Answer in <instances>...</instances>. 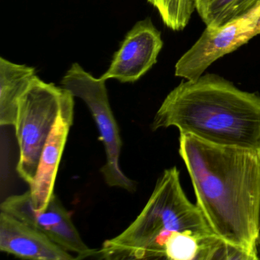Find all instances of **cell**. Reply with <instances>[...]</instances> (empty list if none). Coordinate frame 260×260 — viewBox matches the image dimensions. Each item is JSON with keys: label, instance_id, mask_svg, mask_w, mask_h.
I'll list each match as a JSON object with an SVG mask.
<instances>
[{"label": "cell", "instance_id": "1", "mask_svg": "<svg viewBox=\"0 0 260 260\" xmlns=\"http://www.w3.org/2000/svg\"><path fill=\"white\" fill-rule=\"evenodd\" d=\"M179 153L196 205L214 235L258 260L260 158L258 151L218 145L180 134Z\"/></svg>", "mask_w": 260, "mask_h": 260}, {"label": "cell", "instance_id": "2", "mask_svg": "<svg viewBox=\"0 0 260 260\" xmlns=\"http://www.w3.org/2000/svg\"><path fill=\"white\" fill-rule=\"evenodd\" d=\"M176 127L218 145L259 151L260 95L206 74L182 81L166 97L151 130Z\"/></svg>", "mask_w": 260, "mask_h": 260}, {"label": "cell", "instance_id": "3", "mask_svg": "<svg viewBox=\"0 0 260 260\" xmlns=\"http://www.w3.org/2000/svg\"><path fill=\"white\" fill-rule=\"evenodd\" d=\"M173 232L214 234L199 207L187 197L176 167L164 170L139 215L122 233L106 240L96 256L109 260L162 258L166 240Z\"/></svg>", "mask_w": 260, "mask_h": 260}, {"label": "cell", "instance_id": "4", "mask_svg": "<svg viewBox=\"0 0 260 260\" xmlns=\"http://www.w3.org/2000/svg\"><path fill=\"white\" fill-rule=\"evenodd\" d=\"M67 93L68 89L45 83L36 75L19 101L14 126L19 147L16 170L29 185Z\"/></svg>", "mask_w": 260, "mask_h": 260}, {"label": "cell", "instance_id": "5", "mask_svg": "<svg viewBox=\"0 0 260 260\" xmlns=\"http://www.w3.org/2000/svg\"><path fill=\"white\" fill-rule=\"evenodd\" d=\"M106 80L95 78L79 63H73L62 79V87L74 97L81 99L89 108L104 145L106 162L101 169L105 182L109 186L129 191L135 190V184L124 175L119 165L122 141L119 128L111 109Z\"/></svg>", "mask_w": 260, "mask_h": 260}, {"label": "cell", "instance_id": "6", "mask_svg": "<svg viewBox=\"0 0 260 260\" xmlns=\"http://www.w3.org/2000/svg\"><path fill=\"white\" fill-rule=\"evenodd\" d=\"M260 34V7L219 28L207 27L199 40L180 57L175 75L196 80L214 62Z\"/></svg>", "mask_w": 260, "mask_h": 260}, {"label": "cell", "instance_id": "7", "mask_svg": "<svg viewBox=\"0 0 260 260\" xmlns=\"http://www.w3.org/2000/svg\"><path fill=\"white\" fill-rule=\"evenodd\" d=\"M0 208L1 211L34 226L63 249L76 254L77 259L96 256L98 249L89 247L84 243L71 214L55 193L43 211H38L34 208L29 191L7 198Z\"/></svg>", "mask_w": 260, "mask_h": 260}, {"label": "cell", "instance_id": "8", "mask_svg": "<svg viewBox=\"0 0 260 260\" xmlns=\"http://www.w3.org/2000/svg\"><path fill=\"white\" fill-rule=\"evenodd\" d=\"M164 46L160 31L150 18L137 22L127 33L119 49L114 54L103 80L115 79L121 83H135L157 62Z\"/></svg>", "mask_w": 260, "mask_h": 260}, {"label": "cell", "instance_id": "9", "mask_svg": "<svg viewBox=\"0 0 260 260\" xmlns=\"http://www.w3.org/2000/svg\"><path fill=\"white\" fill-rule=\"evenodd\" d=\"M74 98L68 90L60 113L42 150L36 177L29 185L31 202L38 211L47 208L54 193L59 165L74 121Z\"/></svg>", "mask_w": 260, "mask_h": 260}, {"label": "cell", "instance_id": "10", "mask_svg": "<svg viewBox=\"0 0 260 260\" xmlns=\"http://www.w3.org/2000/svg\"><path fill=\"white\" fill-rule=\"evenodd\" d=\"M0 250L25 259H76L48 236L4 211L0 213Z\"/></svg>", "mask_w": 260, "mask_h": 260}, {"label": "cell", "instance_id": "11", "mask_svg": "<svg viewBox=\"0 0 260 260\" xmlns=\"http://www.w3.org/2000/svg\"><path fill=\"white\" fill-rule=\"evenodd\" d=\"M36 75L34 68L0 58V125L15 126L19 101Z\"/></svg>", "mask_w": 260, "mask_h": 260}, {"label": "cell", "instance_id": "12", "mask_svg": "<svg viewBox=\"0 0 260 260\" xmlns=\"http://www.w3.org/2000/svg\"><path fill=\"white\" fill-rule=\"evenodd\" d=\"M196 8L207 27L223 26L260 7V0H194Z\"/></svg>", "mask_w": 260, "mask_h": 260}, {"label": "cell", "instance_id": "13", "mask_svg": "<svg viewBox=\"0 0 260 260\" xmlns=\"http://www.w3.org/2000/svg\"><path fill=\"white\" fill-rule=\"evenodd\" d=\"M157 10L164 25L174 31L188 25L196 8L194 0H147Z\"/></svg>", "mask_w": 260, "mask_h": 260}, {"label": "cell", "instance_id": "14", "mask_svg": "<svg viewBox=\"0 0 260 260\" xmlns=\"http://www.w3.org/2000/svg\"><path fill=\"white\" fill-rule=\"evenodd\" d=\"M258 154H259L260 158V150L258 151ZM258 256H259L260 259V218H259V236H258Z\"/></svg>", "mask_w": 260, "mask_h": 260}]
</instances>
